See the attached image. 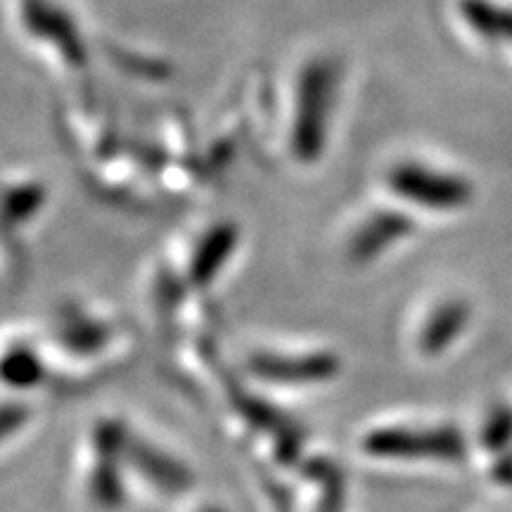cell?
Here are the masks:
<instances>
[{"label":"cell","instance_id":"1","mask_svg":"<svg viewBox=\"0 0 512 512\" xmlns=\"http://www.w3.org/2000/svg\"><path fill=\"white\" fill-rule=\"evenodd\" d=\"M339 74L330 60L309 62L294 86V119L290 152L297 162L311 164L323 155L330 119L335 112Z\"/></svg>","mask_w":512,"mask_h":512},{"label":"cell","instance_id":"3","mask_svg":"<svg viewBox=\"0 0 512 512\" xmlns=\"http://www.w3.org/2000/svg\"><path fill=\"white\" fill-rule=\"evenodd\" d=\"M413 230V221L408 216L396 214V211H377V214L368 216L356 230L354 240H351V249L358 259L366 256L380 254L384 247L392 245L396 240H403Z\"/></svg>","mask_w":512,"mask_h":512},{"label":"cell","instance_id":"4","mask_svg":"<svg viewBox=\"0 0 512 512\" xmlns=\"http://www.w3.org/2000/svg\"><path fill=\"white\" fill-rule=\"evenodd\" d=\"M43 195H46V190L38 183H19L17 188H8V195H5V214H8V219H12V216H17L19 221L29 219L41 207Z\"/></svg>","mask_w":512,"mask_h":512},{"label":"cell","instance_id":"2","mask_svg":"<svg viewBox=\"0 0 512 512\" xmlns=\"http://www.w3.org/2000/svg\"><path fill=\"white\" fill-rule=\"evenodd\" d=\"M387 188L401 202L425 211H458L472 200V188L463 176L420 159L396 162L387 174Z\"/></svg>","mask_w":512,"mask_h":512}]
</instances>
